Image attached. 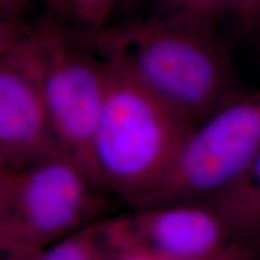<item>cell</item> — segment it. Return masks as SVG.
<instances>
[{"mask_svg": "<svg viewBox=\"0 0 260 260\" xmlns=\"http://www.w3.org/2000/svg\"><path fill=\"white\" fill-rule=\"evenodd\" d=\"M75 37L100 60L128 75L195 125L239 96L232 61L212 30L167 17Z\"/></svg>", "mask_w": 260, "mask_h": 260, "instance_id": "cell-1", "label": "cell"}, {"mask_svg": "<svg viewBox=\"0 0 260 260\" xmlns=\"http://www.w3.org/2000/svg\"><path fill=\"white\" fill-rule=\"evenodd\" d=\"M105 64V99L92 142L94 169L107 191L133 210L144 209L157 199L195 124Z\"/></svg>", "mask_w": 260, "mask_h": 260, "instance_id": "cell-2", "label": "cell"}, {"mask_svg": "<svg viewBox=\"0 0 260 260\" xmlns=\"http://www.w3.org/2000/svg\"><path fill=\"white\" fill-rule=\"evenodd\" d=\"M64 152L16 171H0V251L32 255L100 219L106 200Z\"/></svg>", "mask_w": 260, "mask_h": 260, "instance_id": "cell-3", "label": "cell"}, {"mask_svg": "<svg viewBox=\"0 0 260 260\" xmlns=\"http://www.w3.org/2000/svg\"><path fill=\"white\" fill-rule=\"evenodd\" d=\"M19 37L37 73L60 149L100 184L92 142L105 99L106 64L75 35L53 25L19 32Z\"/></svg>", "mask_w": 260, "mask_h": 260, "instance_id": "cell-4", "label": "cell"}, {"mask_svg": "<svg viewBox=\"0 0 260 260\" xmlns=\"http://www.w3.org/2000/svg\"><path fill=\"white\" fill-rule=\"evenodd\" d=\"M260 151V90L239 95L194 126L155 205L209 203L230 187Z\"/></svg>", "mask_w": 260, "mask_h": 260, "instance_id": "cell-5", "label": "cell"}, {"mask_svg": "<svg viewBox=\"0 0 260 260\" xmlns=\"http://www.w3.org/2000/svg\"><path fill=\"white\" fill-rule=\"evenodd\" d=\"M107 224L118 253L204 259L239 243L222 214L209 203L155 205L107 218Z\"/></svg>", "mask_w": 260, "mask_h": 260, "instance_id": "cell-6", "label": "cell"}, {"mask_svg": "<svg viewBox=\"0 0 260 260\" xmlns=\"http://www.w3.org/2000/svg\"><path fill=\"white\" fill-rule=\"evenodd\" d=\"M60 152L22 39L6 29L0 53V171L21 170Z\"/></svg>", "mask_w": 260, "mask_h": 260, "instance_id": "cell-7", "label": "cell"}, {"mask_svg": "<svg viewBox=\"0 0 260 260\" xmlns=\"http://www.w3.org/2000/svg\"><path fill=\"white\" fill-rule=\"evenodd\" d=\"M209 203L222 214L237 242L260 243V151L249 167Z\"/></svg>", "mask_w": 260, "mask_h": 260, "instance_id": "cell-8", "label": "cell"}, {"mask_svg": "<svg viewBox=\"0 0 260 260\" xmlns=\"http://www.w3.org/2000/svg\"><path fill=\"white\" fill-rule=\"evenodd\" d=\"M118 251L109 233L107 218L87 224L37 254L9 260H113Z\"/></svg>", "mask_w": 260, "mask_h": 260, "instance_id": "cell-9", "label": "cell"}, {"mask_svg": "<svg viewBox=\"0 0 260 260\" xmlns=\"http://www.w3.org/2000/svg\"><path fill=\"white\" fill-rule=\"evenodd\" d=\"M232 6L233 0H186L176 14L169 17L213 31L217 22L232 12Z\"/></svg>", "mask_w": 260, "mask_h": 260, "instance_id": "cell-10", "label": "cell"}, {"mask_svg": "<svg viewBox=\"0 0 260 260\" xmlns=\"http://www.w3.org/2000/svg\"><path fill=\"white\" fill-rule=\"evenodd\" d=\"M88 30L104 28L115 0H65Z\"/></svg>", "mask_w": 260, "mask_h": 260, "instance_id": "cell-11", "label": "cell"}, {"mask_svg": "<svg viewBox=\"0 0 260 260\" xmlns=\"http://www.w3.org/2000/svg\"><path fill=\"white\" fill-rule=\"evenodd\" d=\"M113 260H259V251L255 247L237 243L222 254L204 259L170 258V256L154 255L148 254V253L121 252L113 258Z\"/></svg>", "mask_w": 260, "mask_h": 260, "instance_id": "cell-12", "label": "cell"}, {"mask_svg": "<svg viewBox=\"0 0 260 260\" xmlns=\"http://www.w3.org/2000/svg\"><path fill=\"white\" fill-rule=\"evenodd\" d=\"M232 12L245 31L260 27V0H233Z\"/></svg>", "mask_w": 260, "mask_h": 260, "instance_id": "cell-13", "label": "cell"}, {"mask_svg": "<svg viewBox=\"0 0 260 260\" xmlns=\"http://www.w3.org/2000/svg\"><path fill=\"white\" fill-rule=\"evenodd\" d=\"M164 2H165V4H168L169 8L171 9L172 15H175L178 10L182 8V5L184 4V2H186V0H164Z\"/></svg>", "mask_w": 260, "mask_h": 260, "instance_id": "cell-14", "label": "cell"}, {"mask_svg": "<svg viewBox=\"0 0 260 260\" xmlns=\"http://www.w3.org/2000/svg\"><path fill=\"white\" fill-rule=\"evenodd\" d=\"M258 249H259V260H260V245H259V248Z\"/></svg>", "mask_w": 260, "mask_h": 260, "instance_id": "cell-15", "label": "cell"}]
</instances>
